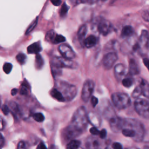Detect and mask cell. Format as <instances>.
Wrapping results in <instances>:
<instances>
[{"label": "cell", "instance_id": "4316f807", "mask_svg": "<svg viewBox=\"0 0 149 149\" xmlns=\"http://www.w3.org/2000/svg\"><path fill=\"white\" fill-rule=\"evenodd\" d=\"M37 23H38V17H37L36 18V19L28 26V27H27V30L26 31L25 34H28L30 33H31V31H33L34 29V28L36 27V26H37Z\"/></svg>", "mask_w": 149, "mask_h": 149}, {"label": "cell", "instance_id": "83f0119b", "mask_svg": "<svg viewBox=\"0 0 149 149\" xmlns=\"http://www.w3.org/2000/svg\"><path fill=\"white\" fill-rule=\"evenodd\" d=\"M65 40H66V38L64 36H63L62 35H61V34H56L52 42L54 44H59V43L64 42Z\"/></svg>", "mask_w": 149, "mask_h": 149}, {"label": "cell", "instance_id": "74e56055", "mask_svg": "<svg viewBox=\"0 0 149 149\" xmlns=\"http://www.w3.org/2000/svg\"><path fill=\"white\" fill-rule=\"evenodd\" d=\"M100 132L98 129L96 127H93L90 129V132L91 133V134L94 135V136H97V135H99Z\"/></svg>", "mask_w": 149, "mask_h": 149}, {"label": "cell", "instance_id": "f907efd6", "mask_svg": "<svg viewBox=\"0 0 149 149\" xmlns=\"http://www.w3.org/2000/svg\"><path fill=\"white\" fill-rule=\"evenodd\" d=\"M130 149H139V148H136V147H132V148H131Z\"/></svg>", "mask_w": 149, "mask_h": 149}, {"label": "cell", "instance_id": "ac0fdd59", "mask_svg": "<svg viewBox=\"0 0 149 149\" xmlns=\"http://www.w3.org/2000/svg\"><path fill=\"white\" fill-rule=\"evenodd\" d=\"M9 108L10 111L16 118H19L20 117V116L21 115L20 110L19 108L18 105L16 102L13 101L10 102L9 104Z\"/></svg>", "mask_w": 149, "mask_h": 149}, {"label": "cell", "instance_id": "d590c367", "mask_svg": "<svg viewBox=\"0 0 149 149\" xmlns=\"http://www.w3.org/2000/svg\"><path fill=\"white\" fill-rule=\"evenodd\" d=\"M20 94L21 95H26L28 94L27 87L26 86H25L24 84L22 86V87L20 88Z\"/></svg>", "mask_w": 149, "mask_h": 149}, {"label": "cell", "instance_id": "9c48e42d", "mask_svg": "<svg viewBox=\"0 0 149 149\" xmlns=\"http://www.w3.org/2000/svg\"><path fill=\"white\" fill-rule=\"evenodd\" d=\"M118 59V55L115 51H111L105 55L102 59V64L105 69H110L112 68Z\"/></svg>", "mask_w": 149, "mask_h": 149}, {"label": "cell", "instance_id": "ba28073f", "mask_svg": "<svg viewBox=\"0 0 149 149\" xmlns=\"http://www.w3.org/2000/svg\"><path fill=\"white\" fill-rule=\"evenodd\" d=\"M94 88V83L91 80H87L83 86L81 90V99L84 102H87L93 93Z\"/></svg>", "mask_w": 149, "mask_h": 149}, {"label": "cell", "instance_id": "f6af8a7d", "mask_svg": "<svg viewBox=\"0 0 149 149\" xmlns=\"http://www.w3.org/2000/svg\"><path fill=\"white\" fill-rule=\"evenodd\" d=\"M143 17L144 18V19L146 21H149V13L147 11H146L145 12H144L142 15Z\"/></svg>", "mask_w": 149, "mask_h": 149}, {"label": "cell", "instance_id": "bcb514c9", "mask_svg": "<svg viewBox=\"0 0 149 149\" xmlns=\"http://www.w3.org/2000/svg\"><path fill=\"white\" fill-rule=\"evenodd\" d=\"M143 63L145 66L147 68L149 71V59L148 58H144L143 59Z\"/></svg>", "mask_w": 149, "mask_h": 149}, {"label": "cell", "instance_id": "30bf717a", "mask_svg": "<svg viewBox=\"0 0 149 149\" xmlns=\"http://www.w3.org/2000/svg\"><path fill=\"white\" fill-rule=\"evenodd\" d=\"M109 122L111 129L113 132L118 133L122 130L123 125L124 119L115 115L109 119Z\"/></svg>", "mask_w": 149, "mask_h": 149}, {"label": "cell", "instance_id": "7dc6e473", "mask_svg": "<svg viewBox=\"0 0 149 149\" xmlns=\"http://www.w3.org/2000/svg\"><path fill=\"white\" fill-rule=\"evenodd\" d=\"M18 92V90L17 88H13L11 91V94L12 95H15Z\"/></svg>", "mask_w": 149, "mask_h": 149}, {"label": "cell", "instance_id": "7c38bea8", "mask_svg": "<svg viewBox=\"0 0 149 149\" xmlns=\"http://www.w3.org/2000/svg\"><path fill=\"white\" fill-rule=\"evenodd\" d=\"M58 51L61 55L66 59H72L76 56V54L73 49L71 48L70 46L68 45V44H61L58 47Z\"/></svg>", "mask_w": 149, "mask_h": 149}, {"label": "cell", "instance_id": "44dd1931", "mask_svg": "<svg viewBox=\"0 0 149 149\" xmlns=\"http://www.w3.org/2000/svg\"><path fill=\"white\" fill-rule=\"evenodd\" d=\"M87 27L86 24H83L82 26H81L78 30L77 32V37L79 40L80 41H84V37L87 34Z\"/></svg>", "mask_w": 149, "mask_h": 149}, {"label": "cell", "instance_id": "ab89813d", "mask_svg": "<svg viewBox=\"0 0 149 149\" xmlns=\"http://www.w3.org/2000/svg\"><path fill=\"white\" fill-rule=\"evenodd\" d=\"M112 149H123L122 146L120 143L118 142H115L112 144Z\"/></svg>", "mask_w": 149, "mask_h": 149}, {"label": "cell", "instance_id": "7402d4cb", "mask_svg": "<svg viewBox=\"0 0 149 149\" xmlns=\"http://www.w3.org/2000/svg\"><path fill=\"white\" fill-rule=\"evenodd\" d=\"M99 147V142L94 139H90L86 142V148L88 149H98Z\"/></svg>", "mask_w": 149, "mask_h": 149}, {"label": "cell", "instance_id": "b9f144b4", "mask_svg": "<svg viewBox=\"0 0 149 149\" xmlns=\"http://www.w3.org/2000/svg\"><path fill=\"white\" fill-rule=\"evenodd\" d=\"M99 136L100 138L101 139H105L107 136V131L105 129H102L100 132V133H99Z\"/></svg>", "mask_w": 149, "mask_h": 149}, {"label": "cell", "instance_id": "2e32d148", "mask_svg": "<svg viewBox=\"0 0 149 149\" xmlns=\"http://www.w3.org/2000/svg\"><path fill=\"white\" fill-rule=\"evenodd\" d=\"M27 50L29 54H37L42 50V47L40 42H36L30 45L27 47Z\"/></svg>", "mask_w": 149, "mask_h": 149}, {"label": "cell", "instance_id": "e575fe53", "mask_svg": "<svg viewBox=\"0 0 149 149\" xmlns=\"http://www.w3.org/2000/svg\"><path fill=\"white\" fill-rule=\"evenodd\" d=\"M71 3L73 5H77L80 3H89L88 0H69Z\"/></svg>", "mask_w": 149, "mask_h": 149}, {"label": "cell", "instance_id": "f1b7e54d", "mask_svg": "<svg viewBox=\"0 0 149 149\" xmlns=\"http://www.w3.org/2000/svg\"><path fill=\"white\" fill-rule=\"evenodd\" d=\"M33 118L34 120H35L36 122H42L44 120V116L41 112L34 113L33 115Z\"/></svg>", "mask_w": 149, "mask_h": 149}, {"label": "cell", "instance_id": "484cf974", "mask_svg": "<svg viewBox=\"0 0 149 149\" xmlns=\"http://www.w3.org/2000/svg\"><path fill=\"white\" fill-rule=\"evenodd\" d=\"M16 59L17 60V61L21 65H23L26 63V61H27V56L24 54L23 53H19L16 56Z\"/></svg>", "mask_w": 149, "mask_h": 149}, {"label": "cell", "instance_id": "7a4b0ae2", "mask_svg": "<svg viewBox=\"0 0 149 149\" xmlns=\"http://www.w3.org/2000/svg\"><path fill=\"white\" fill-rule=\"evenodd\" d=\"M88 123V113L86 108L84 107H80L73 113L68 126L81 134L86 129Z\"/></svg>", "mask_w": 149, "mask_h": 149}, {"label": "cell", "instance_id": "d4e9b609", "mask_svg": "<svg viewBox=\"0 0 149 149\" xmlns=\"http://www.w3.org/2000/svg\"><path fill=\"white\" fill-rule=\"evenodd\" d=\"M134 80L132 77H125L122 80V84L125 87H130L133 84Z\"/></svg>", "mask_w": 149, "mask_h": 149}, {"label": "cell", "instance_id": "ee69618b", "mask_svg": "<svg viewBox=\"0 0 149 149\" xmlns=\"http://www.w3.org/2000/svg\"><path fill=\"white\" fill-rule=\"evenodd\" d=\"M36 149H47L45 144L43 142H41L37 147Z\"/></svg>", "mask_w": 149, "mask_h": 149}, {"label": "cell", "instance_id": "cb8c5ba5", "mask_svg": "<svg viewBox=\"0 0 149 149\" xmlns=\"http://www.w3.org/2000/svg\"><path fill=\"white\" fill-rule=\"evenodd\" d=\"M44 65V61L41 56L39 54H37L36 55V58H35V65L36 68L37 69H40Z\"/></svg>", "mask_w": 149, "mask_h": 149}, {"label": "cell", "instance_id": "603a6c76", "mask_svg": "<svg viewBox=\"0 0 149 149\" xmlns=\"http://www.w3.org/2000/svg\"><path fill=\"white\" fill-rule=\"evenodd\" d=\"M80 141L76 140H71L66 145V149H78L80 146Z\"/></svg>", "mask_w": 149, "mask_h": 149}, {"label": "cell", "instance_id": "681fc988", "mask_svg": "<svg viewBox=\"0 0 149 149\" xmlns=\"http://www.w3.org/2000/svg\"><path fill=\"white\" fill-rule=\"evenodd\" d=\"M96 1H97V0H88L89 3H94Z\"/></svg>", "mask_w": 149, "mask_h": 149}, {"label": "cell", "instance_id": "ffe728a7", "mask_svg": "<svg viewBox=\"0 0 149 149\" xmlns=\"http://www.w3.org/2000/svg\"><path fill=\"white\" fill-rule=\"evenodd\" d=\"M134 30L130 26H125L123 27L121 32L122 37H130L133 35Z\"/></svg>", "mask_w": 149, "mask_h": 149}, {"label": "cell", "instance_id": "816d5d0a", "mask_svg": "<svg viewBox=\"0 0 149 149\" xmlns=\"http://www.w3.org/2000/svg\"><path fill=\"white\" fill-rule=\"evenodd\" d=\"M105 149H111V148H109V147H106Z\"/></svg>", "mask_w": 149, "mask_h": 149}, {"label": "cell", "instance_id": "e0dca14e", "mask_svg": "<svg viewBox=\"0 0 149 149\" xmlns=\"http://www.w3.org/2000/svg\"><path fill=\"white\" fill-rule=\"evenodd\" d=\"M139 86L141 88L142 94L144 97L149 98V83L146 80L141 79Z\"/></svg>", "mask_w": 149, "mask_h": 149}, {"label": "cell", "instance_id": "52a82bcc", "mask_svg": "<svg viewBox=\"0 0 149 149\" xmlns=\"http://www.w3.org/2000/svg\"><path fill=\"white\" fill-rule=\"evenodd\" d=\"M139 53L140 55H144L147 52L149 48V34L147 30H143L138 40Z\"/></svg>", "mask_w": 149, "mask_h": 149}, {"label": "cell", "instance_id": "d6986e66", "mask_svg": "<svg viewBox=\"0 0 149 149\" xmlns=\"http://www.w3.org/2000/svg\"><path fill=\"white\" fill-rule=\"evenodd\" d=\"M97 40L93 35H90L84 40V45L86 48H91L95 46L97 44Z\"/></svg>", "mask_w": 149, "mask_h": 149}, {"label": "cell", "instance_id": "8d00e7d4", "mask_svg": "<svg viewBox=\"0 0 149 149\" xmlns=\"http://www.w3.org/2000/svg\"><path fill=\"white\" fill-rule=\"evenodd\" d=\"M17 149H28L27 144L23 141H21L18 143Z\"/></svg>", "mask_w": 149, "mask_h": 149}, {"label": "cell", "instance_id": "f35d334b", "mask_svg": "<svg viewBox=\"0 0 149 149\" xmlns=\"http://www.w3.org/2000/svg\"><path fill=\"white\" fill-rule=\"evenodd\" d=\"M2 111L3 112V113L5 115H7L9 112H10V109H9V108L8 105H3V106L2 107Z\"/></svg>", "mask_w": 149, "mask_h": 149}, {"label": "cell", "instance_id": "6da1fadb", "mask_svg": "<svg viewBox=\"0 0 149 149\" xmlns=\"http://www.w3.org/2000/svg\"><path fill=\"white\" fill-rule=\"evenodd\" d=\"M123 136L132 138L134 141L140 142L143 140L146 131L142 123L136 119H124L122 129Z\"/></svg>", "mask_w": 149, "mask_h": 149}, {"label": "cell", "instance_id": "4fadbf2b", "mask_svg": "<svg viewBox=\"0 0 149 149\" xmlns=\"http://www.w3.org/2000/svg\"><path fill=\"white\" fill-rule=\"evenodd\" d=\"M114 74L118 81H120L126 74V68L124 65L118 63L114 67Z\"/></svg>", "mask_w": 149, "mask_h": 149}, {"label": "cell", "instance_id": "836d02e7", "mask_svg": "<svg viewBox=\"0 0 149 149\" xmlns=\"http://www.w3.org/2000/svg\"><path fill=\"white\" fill-rule=\"evenodd\" d=\"M141 94H142V93H141V88H140V86H137V87L134 88V91H133V93H132V97H133V98H137L139 97V96L140 95H141Z\"/></svg>", "mask_w": 149, "mask_h": 149}, {"label": "cell", "instance_id": "5bb4252c", "mask_svg": "<svg viewBox=\"0 0 149 149\" xmlns=\"http://www.w3.org/2000/svg\"><path fill=\"white\" fill-rule=\"evenodd\" d=\"M88 122L94 127L99 126L101 124V119L100 116L94 112H90L88 113Z\"/></svg>", "mask_w": 149, "mask_h": 149}, {"label": "cell", "instance_id": "3957f363", "mask_svg": "<svg viewBox=\"0 0 149 149\" xmlns=\"http://www.w3.org/2000/svg\"><path fill=\"white\" fill-rule=\"evenodd\" d=\"M54 87L60 93L64 102L72 101L77 94V89L75 86L64 81H56Z\"/></svg>", "mask_w": 149, "mask_h": 149}, {"label": "cell", "instance_id": "7bdbcfd3", "mask_svg": "<svg viewBox=\"0 0 149 149\" xmlns=\"http://www.w3.org/2000/svg\"><path fill=\"white\" fill-rule=\"evenodd\" d=\"M51 3L54 5V6H58L61 5V0H50Z\"/></svg>", "mask_w": 149, "mask_h": 149}, {"label": "cell", "instance_id": "1f68e13d", "mask_svg": "<svg viewBox=\"0 0 149 149\" xmlns=\"http://www.w3.org/2000/svg\"><path fill=\"white\" fill-rule=\"evenodd\" d=\"M51 72H52V75L54 77L59 76L61 74V72H62L61 69H60V68H59L56 66H53V65H51Z\"/></svg>", "mask_w": 149, "mask_h": 149}, {"label": "cell", "instance_id": "f5cc1de1", "mask_svg": "<svg viewBox=\"0 0 149 149\" xmlns=\"http://www.w3.org/2000/svg\"><path fill=\"white\" fill-rule=\"evenodd\" d=\"M101 1H105L106 0H101Z\"/></svg>", "mask_w": 149, "mask_h": 149}, {"label": "cell", "instance_id": "c3c4849f", "mask_svg": "<svg viewBox=\"0 0 149 149\" xmlns=\"http://www.w3.org/2000/svg\"><path fill=\"white\" fill-rule=\"evenodd\" d=\"M3 143H4V142H3V137L2 134H1V147H3Z\"/></svg>", "mask_w": 149, "mask_h": 149}, {"label": "cell", "instance_id": "9a60e30c", "mask_svg": "<svg viewBox=\"0 0 149 149\" xmlns=\"http://www.w3.org/2000/svg\"><path fill=\"white\" fill-rule=\"evenodd\" d=\"M139 72L140 68L137 62L133 59H130L129 64V73L131 75H136L138 74Z\"/></svg>", "mask_w": 149, "mask_h": 149}, {"label": "cell", "instance_id": "f546056e", "mask_svg": "<svg viewBox=\"0 0 149 149\" xmlns=\"http://www.w3.org/2000/svg\"><path fill=\"white\" fill-rule=\"evenodd\" d=\"M56 34V33L53 30H51L47 33L46 36H45V39L49 41L52 42Z\"/></svg>", "mask_w": 149, "mask_h": 149}, {"label": "cell", "instance_id": "8992f818", "mask_svg": "<svg viewBox=\"0 0 149 149\" xmlns=\"http://www.w3.org/2000/svg\"><path fill=\"white\" fill-rule=\"evenodd\" d=\"M51 65L56 66L60 69L62 68H70V69H75L77 67V64L72 61V59H66L64 57H59L55 56L52 59L51 61Z\"/></svg>", "mask_w": 149, "mask_h": 149}, {"label": "cell", "instance_id": "d6a6232c", "mask_svg": "<svg viewBox=\"0 0 149 149\" xmlns=\"http://www.w3.org/2000/svg\"><path fill=\"white\" fill-rule=\"evenodd\" d=\"M12 69V65L10 63L6 62L4 63L3 66V70L5 73L9 74L11 72Z\"/></svg>", "mask_w": 149, "mask_h": 149}, {"label": "cell", "instance_id": "8fae6325", "mask_svg": "<svg viewBox=\"0 0 149 149\" xmlns=\"http://www.w3.org/2000/svg\"><path fill=\"white\" fill-rule=\"evenodd\" d=\"M97 29L100 34L103 36H107L112 31L113 26L109 21L105 19H101L98 24Z\"/></svg>", "mask_w": 149, "mask_h": 149}, {"label": "cell", "instance_id": "277c9868", "mask_svg": "<svg viewBox=\"0 0 149 149\" xmlns=\"http://www.w3.org/2000/svg\"><path fill=\"white\" fill-rule=\"evenodd\" d=\"M111 100L114 107L119 110L127 108L131 102L129 96L124 93H113L111 95Z\"/></svg>", "mask_w": 149, "mask_h": 149}, {"label": "cell", "instance_id": "60d3db41", "mask_svg": "<svg viewBox=\"0 0 149 149\" xmlns=\"http://www.w3.org/2000/svg\"><path fill=\"white\" fill-rule=\"evenodd\" d=\"M98 99L94 97V96H92L91 98V105L93 106V107H95L96 106V105L98 104Z\"/></svg>", "mask_w": 149, "mask_h": 149}, {"label": "cell", "instance_id": "5b68a950", "mask_svg": "<svg viewBox=\"0 0 149 149\" xmlns=\"http://www.w3.org/2000/svg\"><path fill=\"white\" fill-rule=\"evenodd\" d=\"M136 112L142 118L149 119V101L140 98H137L134 102Z\"/></svg>", "mask_w": 149, "mask_h": 149}, {"label": "cell", "instance_id": "4dcf8cb0", "mask_svg": "<svg viewBox=\"0 0 149 149\" xmlns=\"http://www.w3.org/2000/svg\"><path fill=\"white\" fill-rule=\"evenodd\" d=\"M69 9V6H68V5L66 3H63L61 6V9L60 11V16L61 17H64L66 15L67 12H68Z\"/></svg>", "mask_w": 149, "mask_h": 149}]
</instances>
